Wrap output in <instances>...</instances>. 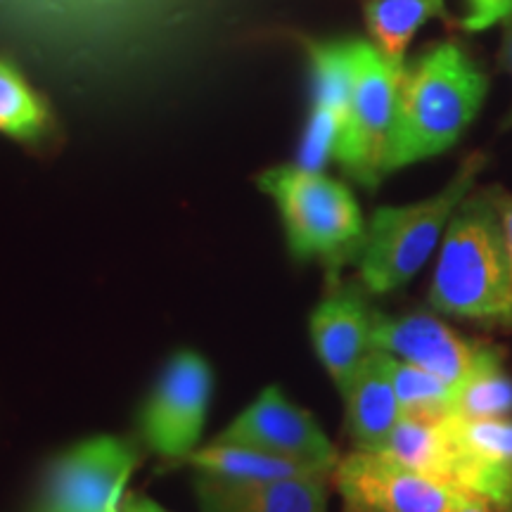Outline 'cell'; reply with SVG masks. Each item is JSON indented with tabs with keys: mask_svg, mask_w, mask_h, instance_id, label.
<instances>
[{
	"mask_svg": "<svg viewBox=\"0 0 512 512\" xmlns=\"http://www.w3.org/2000/svg\"><path fill=\"white\" fill-rule=\"evenodd\" d=\"M489 79L458 43L444 41L403 64L384 174L437 157L463 138L482 110Z\"/></svg>",
	"mask_w": 512,
	"mask_h": 512,
	"instance_id": "obj_1",
	"label": "cell"
},
{
	"mask_svg": "<svg viewBox=\"0 0 512 512\" xmlns=\"http://www.w3.org/2000/svg\"><path fill=\"white\" fill-rule=\"evenodd\" d=\"M430 304L444 316L512 330V273L494 188L467 195L448 221Z\"/></svg>",
	"mask_w": 512,
	"mask_h": 512,
	"instance_id": "obj_2",
	"label": "cell"
},
{
	"mask_svg": "<svg viewBox=\"0 0 512 512\" xmlns=\"http://www.w3.org/2000/svg\"><path fill=\"white\" fill-rule=\"evenodd\" d=\"M486 166V155L475 152L458 166L444 190L406 207H380L366 228L358 271L363 285L375 294L399 290L427 264L460 202L472 192Z\"/></svg>",
	"mask_w": 512,
	"mask_h": 512,
	"instance_id": "obj_3",
	"label": "cell"
},
{
	"mask_svg": "<svg viewBox=\"0 0 512 512\" xmlns=\"http://www.w3.org/2000/svg\"><path fill=\"white\" fill-rule=\"evenodd\" d=\"M259 188L278 204L294 259H320L330 271L358 259L366 223L347 185L294 164L264 171Z\"/></svg>",
	"mask_w": 512,
	"mask_h": 512,
	"instance_id": "obj_4",
	"label": "cell"
},
{
	"mask_svg": "<svg viewBox=\"0 0 512 512\" xmlns=\"http://www.w3.org/2000/svg\"><path fill=\"white\" fill-rule=\"evenodd\" d=\"M351 102L335 159L349 178L375 188L382 181L392 140L403 67H394L373 43L351 41Z\"/></svg>",
	"mask_w": 512,
	"mask_h": 512,
	"instance_id": "obj_5",
	"label": "cell"
},
{
	"mask_svg": "<svg viewBox=\"0 0 512 512\" xmlns=\"http://www.w3.org/2000/svg\"><path fill=\"white\" fill-rule=\"evenodd\" d=\"M332 475L344 512H456L472 498L456 484L370 451L349 453Z\"/></svg>",
	"mask_w": 512,
	"mask_h": 512,
	"instance_id": "obj_6",
	"label": "cell"
},
{
	"mask_svg": "<svg viewBox=\"0 0 512 512\" xmlns=\"http://www.w3.org/2000/svg\"><path fill=\"white\" fill-rule=\"evenodd\" d=\"M214 373L195 351H176L140 408L145 444L164 458H188L202 437Z\"/></svg>",
	"mask_w": 512,
	"mask_h": 512,
	"instance_id": "obj_7",
	"label": "cell"
},
{
	"mask_svg": "<svg viewBox=\"0 0 512 512\" xmlns=\"http://www.w3.org/2000/svg\"><path fill=\"white\" fill-rule=\"evenodd\" d=\"M136 465V446L124 439L81 441L50 465L38 512H110L124 498Z\"/></svg>",
	"mask_w": 512,
	"mask_h": 512,
	"instance_id": "obj_8",
	"label": "cell"
},
{
	"mask_svg": "<svg viewBox=\"0 0 512 512\" xmlns=\"http://www.w3.org/2000/svg\"><path fill=\"white\" fill-rule=\"evenodd\" d=\"M216 441L297 460L328 475L335 472V465L339 463L335 446L320 430L313 415L287 399L280 387L264 389L259 399L230 422Z\"/></svg>",
	"mask_w": 512,
	"mask_h": 512,
	"instance_id": "obj_9",
	"label": "cell"
},
{
	"mask_svg": "<svg viewBox=\"0 0 512 512\" xmlns=\"http://www.w3.org/2000/svg\"><path fill=\"white\" fill-rule=\"evenodd\" d=\"M373 349H382L401 361L430 370L453 389L463 387L479 363L484 361L491 344L470 342L460 337L430 313L387 316L373 311Z\"/></svg>",
	"mask_w": 512,
	"mask_h": 512,
	"instance_id": "obj_10",
	"label": "cell"
},
{
	"mask_svg": "<svg viewBox=\"0 0 512 512\" xmlns=\"http://www.w3.org/2000/svg\"><path fill=\"white\" fill-rule=\"evenodd\" d=\"M453 446L451 482L496 510L512 505V418H463L448 411Z\"/></svg>",
	"mask_w": 512,
	"mask_h": 512,
	"instance_id": "obj_11",
	"label": "cell"
},
{
	"mask_svg": "<svg viewBox=\"0 0 512 512\" xmlns=\"http://www.w3.org/2000/svg\"><path fill=\"white\" fill-rule=\"evenodd\" d=\"M309 328L320 363L342 392L373 351V309L356 287H337L311 313Z\"/></svg>",
	"mask_w": 512,
	"mask_h": 512,
	"instance_id": "obj_12",
	"label": "cell"
},
{
	"mask_svg": "<svg viewBox=\"0 0 512 512\" xmlns=\"http://www.w3.org/2000/svg\"><path fill=\"white\" fill-rule=\"evenodd\" d=\"M328 475L233 482L211 475L195 477L200 512H328Z\"/></svg>",
	"mask_w": 512,
	"mask_h": 512,
	"instance_id": "obj_13",
	"label": "cell"
},
{
	"mask_svg": "<svg viewBox=\"0 0 512 512\" xmlns=\"http://www.w3.org/2000/svg\"><path fill=\"white\" fill-rule=\"evenodd\" d=\"M342 396L347 401V427L358 451L382 453L401 418L394 389V356L382 349L370 351L344 384Z\"/></svg>",
	"mask_w": 512,
	"mask_h": 512,
	"instance_id": "obj_14",
	"label": "cell"
},
{
	"mask_svg": "<svg viewBox=\"0 0 512 512\" xmlns=\"http://www.w3.org/2000/svg\"><path fill=\"white\" fill-rule=\"evenodd\" d=\"M446 415H401L387 446L382 448V456L420 475L453 484V446L446 430Z\"/></svg>",
	"mask_w": 512,
	"mask_h": 512,
	"instance_id": "obj_15",
	"label": "cell"
},
{
	"mask_svg": "<svg viewBox=\"0 0 512 512\" xmlns=\"http://www.w3.org/2000/svg\"><path fill=\"white\" fill-rule=\"evenodd\" d=\"M185 460L204 475L233 479V482H278V479L292 477L328 475L297 460L273 456V453L256 451L249 446L226 444V441H214L202 451H192Z\"/></svg>",
	"mask_w": 512,
	"mask_h": 512,
	"instance_id": "obj_16",
	"label": "cell"
},
{
	"mask_svg": "<svg viewBox=\"0 0 512 512\" xmlns=\"http://www.w3.org/2000/svg\"><path fill=\"white\" fill-rule=\"evenodd\" d=\"M373 46L394 67L406 64V50L422 24L446 17L444 0H366L363 5Z\"/></svg>",
	"mask_w": 512,
	"mask_h": 512,
	"instance_id": "obj_17",
	"label": "cell"
},
{
	"mask_svg": "<svg viewBox=\"0 0 512 512\" xmlns=\"http://www.w3.org/2000/svg\"><path fill=\"white\" fill-rule=\"evenodd\" d=\"M50 114L24 76L0 60V133L31 143L46 136Z\"/></svg>",
	"mask_w": 512,
	"mask_h": 512,
	"instance_id": "obj_18",
	"label": "cell"
},
{
	"mask_svg": "<svg viewBox=\"0 0 512 512\" xmlns=\"http://www.w3.org/2000/svg\"><path fill=\"white\" fill-rule=\"evenodd\" d=\"M451 413L463 418H508L512 415V377L505 375L501 354L491 347L479 368L458 389Z\"/></svg>",
	"mask_w": 512,
	"mask_h": 512,
	"instance_id": "obj_19",
	"label": "cell"
},
{
	"mask_svg": "<svg viewBox=\"0 0 512 512\" xmlns=\"http://www.w3.org/2000/svg\"><path fill=\"white\" fill-rule=\"evenodd\" d=\"M394 389L399 396L401 415H430L441 418L453 408L456 389L430 370L413 366L394 356Z\"/></svg>",
	"mask_w": 512,
	"mask_h": 512,
	"instance_id": "obj_20",
	"label": "cell"
},
{
	"mask_svg": "<svg viewBox=\"0 0 512 512\" xmlns=\"http://www.w3.org/2000/svg\"><path fill=\"white\" fill-rule=\"evenodd\" d=\"M463 29L484 31L512 17V0H465Z\"/></svg>",
	"mask_w": 512,
	"mask_h": 512,
	"instance_id": "obj_21",
	"label": "cell"
},
{
	"mask_svg": "<svg viewBox=\"0 0 512 512\" xmlns=\"http://www.w3.org/2000/svg\"><path fill=\"white\" fill-rule=\"evenodd\" d=\"M494 200L498 207V216H501L505 249H508V261H510V273H512V195L510 192H503L501 188H494Z\"/></svg>",
	"mask_w": 512,
	"mask_h": 512,
	"instance_id": "obj_22",
	"label": "cell"
},
{
	"mask_svg": "<svg viewBox=\"0 0 512 512\" xmlns=\"http://www.w3.org/2000/svg\"><path fill=\"white\" fill-rule=\"evenodd\" d=\"M121 512H169L162 505H157L152 498L140 494H124L121 498Z\"/></svg>",
	"mask_w": 512,
	"mask_h": 512,
	"instance_id": "obj_23",
	"label": "cell"
},
{
	"mask_svg": "<svg viewBox=\"0 0 512 512\" xmlns=\"http://www.w3.org/2000/svg\"><path fill=\"white\" fill-rule=\"evenodd\" d=\"M501 60L505 64V69H508L510 76H512V17L505 19V29H503V53H501ZM505 124H512V112L508 114V121Z\"/></svg>",
	"mask_w": 512,
	"mask_h": 512,
	"instance_id": "obj_24",
	"label": "cell"
},
{
	"mask_svg": "<svg viewBox=\"0 0 512 512\" xmlns=\"http://www.w3.org/2000/svg\"><path fill=\"white\" fill-rule=\"evenodd\" d=\"M456 512H498L494 505L491 503H486L484 498H477V496H472L470 501H467L463 508H458Z\"/></svg>",
	"mask_w": 512,
	"mask_h": 512,
	"instance_id": "obj_25",
	"label": "cell"
},
{
	"mask_svg": "<svg viewBox=\"0 0 512 512\" xmlns=\"http://www.w3.org/2000/svg\"><path fill=\"white\" fill-rule=\"evenodd\" d=\"M110 512H121V503H119V505H117V508H112V510H110Z\"/></svg>",
	"mask_w": 512,
	"mask_h": 512,
	"instance_id": "obj_26",
	"label": "cell"
},
{
	"mask_svg": "<svg viewBox=\"0 0 512 512\" xmlns=\"http://www.w3.org/2000/svg\"><path fill=\"white\" fill-rule=\"evenodd\" d=\"M505 512H512V505H510V508H508V510H505Z\"/></svg>",
	"mask_w": 512,
	"mask_h": 512,
	"instance_id": "obj_27",
	"label": "cell"
}]
</instances>
